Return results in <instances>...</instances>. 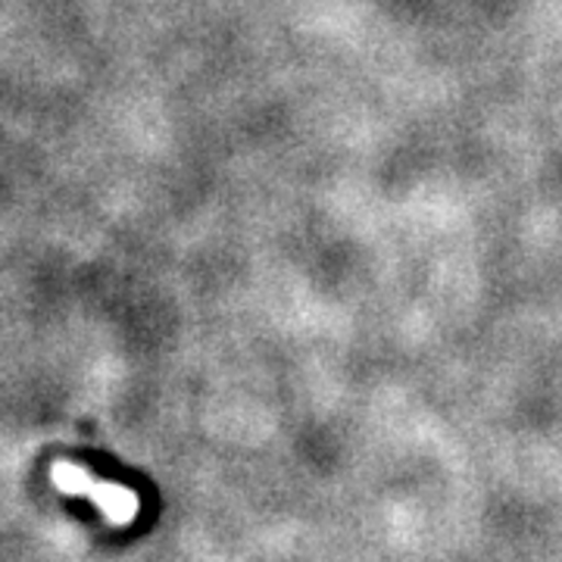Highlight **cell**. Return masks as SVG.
Segmentation results:
<instances>
[{"label": "cell", "mask_w": 562, "mask_h": 562, "mask_svg": "<svg viewBox=\"0 0 562 562\" xmlns=\"http://www.w3.org/2000/svg\"><path fill=\"white\" fill-rule=\"evenodd\" d=\"M50 482H54V487L60 494L94 503L101 509L103 519L110 525H116V528H125V525H132L138 519L140 497L132 487L116 482H101L91 472L79 469L76 462H54L50 465Z\"/></svg>", "instance_id": "1"}]
</instances>
